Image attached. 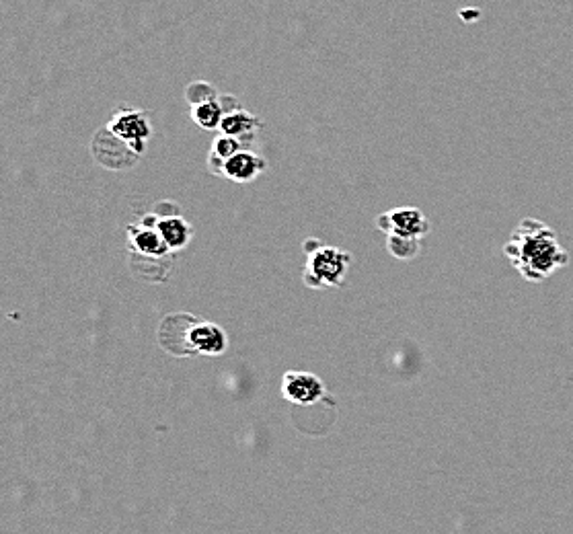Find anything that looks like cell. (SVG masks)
<instances>
[{
	"mask_svg": "<svg viewBox=\"0 0 573 534\" xmlns=\"http://www.w3.org/2000/svg\"><path fill=\"white\" fill-rule=\"evenodd\" d=\"M504 255L514 270L532 284L549 280L569 263V253L559 243L557 233L537 218H524L516 226L510 241L504 245Z\"/></svg>",
	"mask_w": 573,
	"mask_h": 534,
	"instance_id": "6da1fadb",
	"label": "cell"
},
{
	"mask_svg": "<svg viewBox=\"0 0 573 534\" xmlns=\"http://www.w3.org/2000/svg\"><path fill=\"white\" fill-rule=\"evenodd\" d=\"M161 346L173 356H222L228 337L222 327L189 315H171L159 329Z\"/></svg>",
	"mask_w": 573,
	"mask_h": 534,
	"instance_id": "7a4b0ae2",
	"label": "cell"
},
{
	"mask_svg": "<svg viewBox=\"0 0 573 534\" xmlns=\"http://www.w3.org/2000/svg\"><path fill=\"white\" fill-rule=\"evenodd\" d=\"M304 253H307V263H304L302 280L309 288L327 290L346 284L354 261L352 253L333 245H323L319 239H309L304 243Z\"/></svg>",
	"mask_w": 573,
	"mask_h": 534,
	"instance_id": "3957f363",
	"label": "cell"
},
{
	"mask_svg": "<svg viewBox=\"0 0 573 534\" xmlns=\"http://www.w3.org/2000/svg\"><path fill=\"white\" fill-rule=\"evenodd\" d=\"M376 228L387 237L422 241L430 233V220L419 208H393L376 218Z\"/></svg>",
	"mask_w": 573,
	"mask_h": 534,
	"instance_id": "277c9868",
	"label": "cell"
},
{
	"mask_svg": "<svg viewBox=\"0 0 573 534\" xmlns=\"http://www.w3.org/2000/svg\"><path fill=\"white\" fill-rule=\"evenodd\" d=\"M107 130L116 138H120L130 150H134L138 157L142 155L148 138L152 136V126L148 122V116L138 109L118 111L107 124Z\"/></svg>",
	"mask_w": 573,
	"mask_h": 534,
	"instance_id": "5b68a950",
	"label": "cell"
},
{
	"mask_svg": "<svg viewBox=\"0 0 573 534\" xmlns=\"http://www.w3.org/2000/svg\"><path fill=\"white\" fill-rule=\"evenodd\" d=\"M325 395V383L313 372L288 370L282 376V397L294 405L309 407L325 399Z\"/></svg>",
	"mask_w": 573,
	"mask_h": 534,
	"instance_id": "8992f818",
	"label": "cell"
},
{
	"mask_svg": "<svg viewBox=\"0 0 573 534\" xmlns=\"http://www.w3.org/2000/svg\"><path fill=\"white\" fill-rule=\"evenodd\" d=\"M265 167H267V163L263 157H259L257 152L243 148L237 152L235 157H231L224 163L220 175L235 181V183H251L265 171Z\"/></svg>",
	"mask_w": 573,
	"mask_h": 534,
	"instance_id": "52a82bcc",
	"label": "cell"
},
{
	"mask_svg": "<svg viewBox=\"0 0 573 534\" xmlns=\"http://www.w3.org/2000/svg\"><path fill=\"white\" fill-rule=\"evenodd\" d=\"M128 243L134 253L148 259H163L169 253V247L165 245L157 228H150L144 224L128 226Z\"/></svg>",
	"mask_w": 573,
	"mask_h": 534,
	"instance_id": "ba28073f",
	"label": "cell"
},
{
	"mask_svg": "<svg viewBox=\"0 0 573 534\" xmlns=\"http://www.w3.org/2000/svg\"><path fill=\"white\" fill-rule=\"evenodd\" d=\"M259 128H261V120L257 116L245 111L243 107H235L224 113L222 124H220V134L233 136L245 144L257 136Z\"/></svg>",
	"mask_w": 573,
	"mask_h": 534,
	"instance_id": "9c48e42d",
	"label": "cell"
},
{
	"mask_svg": "<svg viewBox=\"0 0 573 534\" xmlns=\"http://www.w3.org/2000/svg\"><path fill=\"white\" fill-rule=\"evenodd\" d=\"M157 231L161 233L165 245L169 247V251H181L189 245L191 235V226L185 218H181L179 214H171V216H159V224H157Z\"/></svg>",
	"mask_w": 573,
	"mask_h": 534,
	"instance_id": "30bf717a",
	"label": "cell"
},
{
	"mask_svg": "<svg viewBox=\"0 0 573 534\" xmlns=\"http://www.w3.org/2000/svg\"><path fill=\"white\" fill-rule=\"evenodd\" d=\"M245 144L233 136H226V134H220L214 142H212V148H210V169L220 175L222 173V167L224 163L235 157L239 150H243Z\"/></svg>",
	"mask_w": 573,
	"mask_h": 534,
	"instance_id": "8fae6325",
	"label": "cell"
},
{
	"mask_svg": "<svg viewBox=\"0 0 573 534\" xmlns=\"http://www.w3.org/2000/svg\"><path fill=\"white\" fill-rule=\"evenodd\" d=\"M224 113H226L224 105L218 97L216 101H208V103L191 107V120H194L202 130H220Z\"/></svg>",
	"mask_w": 573,
	"mask_h": 534,
	"instance_id": "7c38bea8",
	"label": "cell"
},
{
	"mask_svg": "<svg viewBox=\"0 0 573 534\" xmlns=\"http://www.w3.org/2000/svg\"><path fill=\"white\" fill-rule=\"evenodd\" d=\"M185 99L189 101L191 107H194V105H202V103H208V101H216L218 93H216V89L210 83L196 81V83L187 85Z\"/></svg>",
	"mask_w": 573,
	"mask_h": 534,
	"instance_id": "4fadbf2b",
	"label": "cell"
},
{
	"mask_svg": "<svg viewBox=\"0 0 573 534\" xmlns=\"http://www.w3.org/2000/svg\"><path fill=\"white\" fill-rule=\"evenodd\" d=\"M387 249H389L391 255L397 257V259H415V257L419 255V251H422V241L389 237V239H387Z\"/></svg>",
	"mask_w": 573,
	"mask_h": 534,
	"instance_id": "5bb4252c",
	"label": "cell"
}]
</instances>
